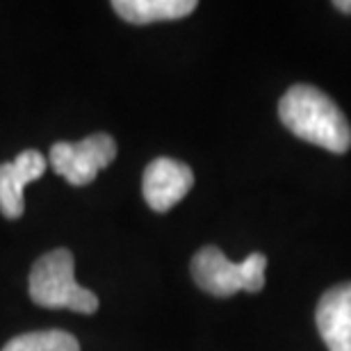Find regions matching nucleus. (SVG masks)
Segmentation results:
<instances>
[{"instance_id":"obj_7","label":"nucleus","mask_w":351,"mask_h":351,"mask_svg":"<svg viewBox=\"0 0 351 351\" xmlns=\"http://www.w3.org/2000/svg\"><path fill=\"white\" fill-rule=\"evenodd\" d=\"M315 322L328 351H351V283L322 294Z\"/></svg>"},{"instance_id":"obj_2","label":"nucleus","mask_w":351,"mask_h":351,"mask_svg":"<svg viewBox=\"0 0 351 351\" xmlns=\"http://www.w3.org/2000/svg\"><path fill=\"white\" fill-rule=\"evenodd\" d=\"M73 254L69 249L48 251L32 265L30 299L44 308H69L91 315L98 311V297L78 285L73 271Z\"/></svg>"},{"instance_id":"obj_4","label":"nucleus","mask_w":351,"mask_h":351,"mask_svg":"<svg viewBox=\"0 0 351 351\" xmlns=\"http://www.w3.org/2000/svg\"><path fill=\"white\" fill-rule=\"evenodd\" d=\"M117 158V144L110 135H91L82 142H58L53 144L48 165L55 173L69 180L75 187H85L96 180L98 171L110 167Z\"/></svg>"},{"instance_id":"obj_6","label":"nucleus","mask_w":351,"mask_h":351,"mask_svg":"<svg viewBox=\"0 0 351 351\" xmlns=\"http://www.w3.org/2000/svg\"><path fill=\"white\" fill-rule=\"evenodd\" d=\"M48 167L46 156L39 151H23L16 160L0 165V213L7 219H19L23 215V189L27 182L39 180Z\"/></svg>"},{"instance_id":"obj_5","label":"nucleus","mask_w":351,"mask_h":351,"mask_svg":"<svg viewBox=\"0 0 351 351\" xmlns=\"http://www.w3.org/2000/svg\"><path fill=\"white\" fill-rule=\"evenodd\" d=\"M192 185L194 173L185 162L173 158H156L144 171V201L156 213H167L185 199Z\"/></svg>"},{"instance_id":"obj_10","label":"nucleus","mask_w":351,"mask_h":351,"mask_svg":"<svg viewBox=\"0 0 351 351\" xmlns=\"http://www.w3.org/2000/svg\"><path fill=\"white\" fill-rule=\"evenodd\" d=\"M333 5L338 7L340 12H345V14H351V0H335Z\"/></svg>"},{"instance_id":"obj_8","label":"nucleus","mask_w":351,"mask_h":351,"mask_svg":"<svg viewBox=\"0 0 351 351\" xmlns=\"http://www.w3.org/2000/svg\"><path fill=\"white\" fill-rule=\"evenodd\" d=\"M112 10L132 25H149L189 16L196 10V0H114Z\"/></svg>"},{"instance_id":"obj_1","label":"nucleus","mask_w":351,"mask_h":351,"mask_svg":"<svg viewBox=\"0 0 351 351\" xmlns=\"http://www.w3.org/2000/svg\"><path fill=\"white\" fill-rule=\"evenodd\" d=\"M278 117L294 137L315 146L347 153L351 149V125L335 101L311 85H294L278 103Z\"/></svg>"},{"instance_id":"obj_9","label":"nucleus","mask_w":351,"mask_h":351,"mask_svg":"<svg viewBox=\"0 0 351 351\" xmlns=\"http://www.w3.org/2000/svg\"><path fill=\"white\" fill-rule=\"evenodd\" d=\"M3 351H80V345L66 331H34L12 338Z\"/></svg>"},{"instance_id":"obj_3","label":"nucleus","mask_w":351,"mask_h":351,"mask_svg":"<svg viewBox=\"0 0 351 351\" xmlns=\"http://www.w3.org/2000/svg\"><path fill=\"white\" fill-rule=\"evenodd\" d=\"M265 254H249L242 263H230L221 249L203 247L192 258V276L203 292L226 299L237 292H261L265 287Z\"/></svg>"}]
</instances>
